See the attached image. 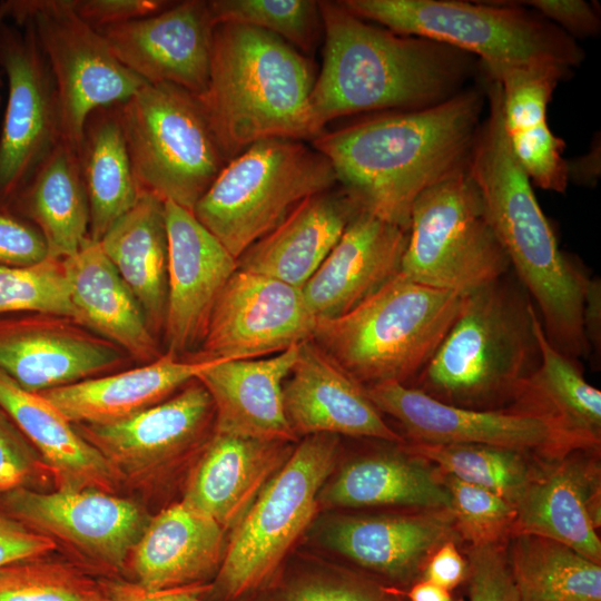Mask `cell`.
I'll list each match as a JSON object with an SVG mask.
<instances>
[{
	"label": "cell",
	"mask_w": 601,
	"mask_h": 601,
	"mask_svg": "<svg viewBox=\"0 0 601 601\" xmlns=\"http://www.w3.org/2000/svg\"><path fill=\"white\" fill-rule=\"evenodd\" d=\"M485 104V90L462 89L428 107L324 131L312 142L361 211L407 231L417 197L466 170Z\"/></svg>",
	"instance_id": "1"
},
{
	"label": "cell",
	"mask_w": 601,
	"mask_h": 601,
	"mask_svg": "<svg viewBox=\"0 0 601 601\" xmlns=\"http://www.w3.org/2000/svg\"><path fill=\"white\" fill-rule=\"evenodd\" d=\"M484 90L487 114L476 135L466 173L481 195L511 270L539 308L546 338L558 351L578 359L590 353L582 328L590 277L560 249L533 184L510 148L499 83L486 78Z\"/></svg>",
	"instance_id": "2"
},
{
	"label": "cell",
	"mask_w": 601,
	"mask_h": 601,
	"mask_svg": "<svg viewBox=\"0 0 601 601\" xmlns=\"http://www.w3.org/2000/svg\"><path fill=\"white\" fill-rule=\"evenodd\" d=\"M324 51L311 109L322 135L335 118L363 111L415 110L459 92L471 56L433 40L395 33L319 1Z\"/></svg>",
	"instance_id": "3"
},
{
	"label": "cell",
	"mask_w": 601,
	"mask_h": 601,
	"mask_svg": "<svg viewBox=\"0 0 601 601\" xmlns=\"http://www.w3.org/2000/svg\"><path fill=\"white\" fill-rule=\"evenodd\" d=\"M308 59L282 38L237 23L214 28L209 80L199 98L227 161L268 138L314 140Z\"/></svg>",
	"instance_id": "4"
},
{
	"label": "cell",
	"mask_w": 601,
	"mask_h": 601,
	"mask_svg": "<svg viewBox=\"0 0 601 601\" xmlns=\"http://www.w3.org/2000/svg\"><path fill=\"white\" fill-rule=\"evenodd\" d=\"M511 270L472 292L415 387L445 404L509 407L540 363L535 308Z\"/></svg>",
	"instance_id": "5"
},
{
	"label": "cell",
	"mask_w": 601,
	"mask_h": 601,
	"mask_svg": "<svg viewBox=\"0 0 601 601\" xmlns=\"http://www.w3.org/2000/svg\"><path fill=\"white\" fill-rule=\"evenodd\" d=\"M466 296L398 273L349 312L316 319L312 339L364 387L408 385L442 343Z\"/></svg>",
	"instance_id": "6"
},
{
	"label": "cell",
	"mask_w": 601,
	"mask_h": 601,
	"mask_svg": "<svg viewBox=\"0 0 601 601\" xmlns=\"http://www.w3.org/2000/svg\"><path fill=\"white\" fill-rule=\"evenodd\" d=\"M355 16L480 58L484 72L518 67H578L577 41L518 1L345 0Z\"/></svg>",
	"instance_id": "7"
},
{
	"label": "cell",
	"mask_w": 601,
	"mask_h": 601,
	"mask_svg": "<svg viewBox=\"0 0 601 601\" xmlns=\"http://www.w3.org/2000/svg\"><path fill=\"white\" fill-rule=\"evenodd\" d=\"M336 183L328 159L314 147L263 139L226 162L193 214L237 259L303 200Z\"/></svg>",
	"instance_id": "8"
},
{
	"label": "cell",
	"mask_w": 601,
	"mask_h": 601,
	"mask_svg": "<svg viewBox=\"0 0 601 601\" xmlns=\"http://www.w3.org/2000/svg\"><path fill=\"white\" fill-rule=\"evenodd\" d=\"M338 436H305L231 530L220 569L207 584L211 601H244L266 587L309 525L333 473Z\"/></svg>",
	"instance_id": "9"
},
{
	"label": "cell",
	"mask_w": 601,
	"mask_h": 601,
	"mask_svg": "<svg viewBox=\"0 0 601 601\" xmlns=\"http://www.w3.org/2000/svg\"><path fill=\"white\" fill-rule=\"evenodd\" d=\"M119 115L140 191L193 211L227 162L199 98L146 83Z\"/></svg>",
	"instance_id": "10"
},
{
	"label": "cell",
	"mask_w": 601,
	"mask_h": 601,
	"mask_svg": "<svg viewBox=\"0 0 601 601\" xmlns=\"http://www.w3.org/2000/svg\"><path fill=\"white\" fill-rule=\"evenodd\" d=\"M510 270L508 256L466 170L417 197L400 273L433 288L469 295Z\"/></svg>",
	"instance_id": "11"
},
{
	"label": "cell",
	"mask_w": 601,
	"mask_h": 601,
	"mask_svg": "<svg viewBox=\"0 0 601 601\" xmlns=\"http://www.w3.org/2000/svg\"><path fill=\"white\" fill-rule=\"evenodd\" d=\"M9 20L32 28L55 82L61 138L78 151L91 112L125 102L147 83L115 57L69 0H9Z\"/></svg>",
	"instance_id": "12"
},
{
	"label": "cell",
	"mask_w": 601,
	"mask_h": 601,
	"mask_svg": "<svg viewBox=\"0 0 601 601\" xmlns=\"http://www.w3.org/2000/svg\"><path fill=\"white\" fill-rule=\"evenodd\" d=\"M108 462L120 490L150 495L196 461L215 431V408L196 378L121 422L73 424Z\"/></svg>",
	"instance_id": "13"
},
{
	"label": "cell",
	"mask_w": 601,
	"mask_h": 601,
	"mask_svg": "<svg viewBox=\"0 0 601 601\" xmlns=\"http://www.w3.org/2000/svg\"><path fill=\"white\" fill-rule=\"evenodd\" d=\"M365 391L382 414L400 423L410 443L491 445L544 462L578 450L600 452L553 418L514 406L459 407L396 382L373 384Z\"/></svg>",
	"instance_id": "14"
},
{
	"label": "cell",
	"mask_w": 601,
	"mask_h": 601,
	"mask_svg": "<svg viewBox=\"0 0 601 601\" xmlns=\"http://www.w3.org/2000/svg\"><path fill=\"white\" fill-rule=\"evenodd\" d=\"M0 514L52 539L68 558L102 578L126 572L151 518L136 500L92 489H13L0 495Z\"/></svg>",
	"instance_id": "15"
},
{
	"label": "cell",
	"mask_w": 601,
	"mask_h": 601,
	"mask_svg": "<svg viewBox=\"0 0 601 601\" xmlns=\"http://www.w3.org/2000/svg\"><path fill=\"white\" fill-rule=\"evenodd\" d=\"M8 100L0 134V208L13 199L61 139L55 82L27 22L0 24Z\"/></svg>",
	"instance_id": "16"
},
{
	"label": "cell",
	"mask_w": 601,
	"mask_h": 601,
	"mask_svg": "<svg viewBox=\"0 0 601 601\" xmlns=\"http://www.w3.org/2000/svg\"><path fill=\"white\" fill-rule=\"evenodd\" d=\"M315 324L302 288L236 269L215 302L198 349L188 359L277 354L311 339Z\"/></svg>",
	"instance_id": "17"
},
{
	"label": "cell",
	"mask_w": 601,
	"mask_h": 601,
	"mask_svg": "<svg viewBox=\"0 0 601 601\" xmlns=\"http://www.w3.org/2000/svg\"><path fill=\"white\" fill-rule=\"evenodd\" d=\"M132 358L70 317L0 315V371L39 393L126 370Z\"/></svg>",
	"instance_id": "18"
},
{
	"label": "cell",
	"mask_w": 601,
	"mask_h": 601,
	"mask_svg": "<svg viewBox=\"0 0 601 601\" xmlns=\"http://www.w3.org/2000/svg\"><path fill=\"white\" fill-rule=\"evenodd\" d=\"M168 236L166 354L188 358L198 349L215 302L237 269V259L193 211L165 201Z\"/></svg>",
	"instance_id": "19"
},
{
	"label": "cell",
	"mask_w": 601,
	"mask_h": 601,
	"mask_svg": "<svg viewBox=\"0 0 601 601\" xmlns=\"http://www.w3.org/2000/svg\"><path fill=\"white\" fill-rule=\"evenodd\" d=\"M215 23L208 1L186 0L138 20L96 29L115 57L147 83L207 90Z\"/></svg>",
	"instance_id": "20"
},
{
	"label": "cell",
	"mask_w": 601,
	"mask_h": 601,
	"mask_svg": "<svg viewBox=\"0 0 601 601\" xmlns=\"http://www.w3.org/2000/svg\"><path fill=\"white\" fill-rule=\"evenodd\" d=\"M598 451L578 450L544 463L513 503L512 534L560 542L601 564Z\"/></svg>",
	"instance_id": "21"
},
{
	"label": "cell",
	"mask_w": 601,
	"mask_h": 601,
	"mask_svg": "<svg viewBox=\"0 0 601 601\" xmlns=\"http://www.w3.org/2000/svg\"><path fill=\"white\" fill-rule=\"evenodd\" d=\"M283 403L297 437L332 434L405 443L383 420L365 387L312 338L298 345L296 362L283 385Z\"/></svg>",
	"instance_id": "22"
},
{
	"label": "cell",
	"mask_w": 601,
	"mask_h": 601,
	"mask_svg": "<svg viewBox=\"0 0 601 601\" xmlns=\"http://www.w3.org/2000/svg\"><path fill=\"white\" fill-rule=\"evenodd\" d=\"M331 549L380 581L404 591L422 578L432 553L444 542L457 541L449 509L333 520L325 533Z\"/></svg>",
	"instance_id": "23"
},
{
	"label": "cell",
	"mask_w": 601,
	"mask_h": 601,
	"mask_svg": "<svg viewBox=\"0 0 601 601\" xmlns=\"http://www.w3.org/2000/svg\"><path fill=\"white\" fill-rule=\"evenodd\" d=\"M407 231L358 211L302 290L316 317L341 316L401 272Z\"/></svg>",
	"instance_id": "24"
},
{
	"label": "cell",
	"mask_w": 601,
	"mask_h": 601,
	"mask_svg": "<svg viewBox=\"0 0 601 601\" xmlns=\"http://www.w3.org/2000/svg\"><path fill=\"white\" fill-rule=\"evenodd\" d=\"M293 444L214 432L186 475L180 501L233 530L292 455Z\"/></svg>",
	"instance_id": "25"
},
{
	"label": "cell",
	"mask_w": 601,
	"mask_h": 601,
	"mask_svg": "<svg viewBox=\"0 0 601 601\" xmlns=\"http://www.w3.org/2000/svg\"><path fill=\"white\" fill-rule=\"evenodd\" d=\"M226 546L225 529L176 502L150 518L129 554L128 580L148 590L207 585L220 569Z\"/></svg>",
	"instance_id": "26"
},
{
	"label": "cell",
	"mask_w": 601,
	"mask_h": 601,
	"mask_svg": "<svg viewBox=\"0 0 601 601\" xmlns=\"http://www.w3.org/2000/svg\"><path fill=\"white\" fill-rule=\"evenodd\" d=\"M298 345L266 358H218L196 375L214 404V432L297 441L284 411L283 385L296 362Z\"/></svg>",
	"instance_id": "27"
},
{
	"label": "cell",
	"mask_w": 601,
	"mask_h": 601,
	"mask_svg": "<svg viewBox=\"0 0 601 601\" xmlns=\"http://www.w3.org/2000/svg\"><path fill=\"white\" fill-rule=\"evenodd\" d=\"M358 211L343 189L308 197L237 258V269L303 288Z\"/></svg>",
	"instance_id": "28"
},
{
	"label": "cell",
	"mask_w": 601,
	"mask_h": 601,
	"mask_svg": "<svg viewBox=\"0 0 601 601\" xmlns=\"http://www.w3.org/2000/svg\"><path fill=\"white\" fill-rule=\"evenodd\" d=\"M569 72L556 67L485 72L500 85L504 132L515 159L533 185L554 193H564L569 181L564 142L551 131L546 110Z\"/></svg>",
	"instance_id": "29"
},
{
	"label": "cell",
	"mask_w": 601,
	"mask_h": 601,
	"mask_svg": "<svg viewBox=\"0 0 601 601\" xmlns=\"http://www.w3.org/2000/svg\"><path fill=\"white\" fill-rule=\"evenodd\" d=\"M0 407L36 449L56 490L119 493L112 469L75 425L40 393L22 388L1 371Z\"/></svg>",
	"instance_id": "30"
},
{
	"label": "cell",
	"mask_w": 601,
	"mask_h": 601,
	"mask_svg": "<svg viewBox=\"0 0 601 601\" xmlns=\"http://www.w3.org/2000/svg\"><path fill=\"white\" fill-rule=\"evenodd\" d=\"M216 359H179L164 353L155 362L39 392L72 424H111L157 405Z\"/></svg>",
	"instance_id": "31"
},
{
	"label": "cell",
	"mask_w": 601,
	"mask_h": 601,
	"mask_svg": "<svg viewBox=\"0 0 601 601\" xmlns=\"http://www.w3.org/2000/svg\"><path fill=\"white\" fill-rule=\"evenodd\" d=\"M63 263L78 323L121 347L140 365L162 356L142 308L99 242L88 238Z\"/></svg>",
	"instance_id": "32"
},
{
	"label": "cell",
	"mask_w": 601,
	"mask_h": 601,
	"mask_svg": "<svg viewBox=\"0 0 601 601\" xmlns=\"http://www.w3.org/2000/svg\"><path fill=\"white\" fill-rule=\"evenodd\" d=\"M318 502L339 508L450 510L451 497L442 472L400 444L397 452L370 454L344 465L325 482Z\"/></svg>",
	"instance_id": "33"
},
{
	"label": "cell",
	"mask_w": 601,
	"mask_h": 601,
	"mask_svg": "<svg viewBox=\"0 0 601 601\" xmlns=\"http://www.w3.org/2000/svg\"><path fill=\"white\" fill-rule=\"evenodd\" d=\"M138 300L151 333L162 336L167 307L168 236L165 201L142 191L99 240Z\"/></svg>",
	"instance_id": "34"
},
{
	"label": "cell",
	"mask_w": 601,
	"mask_h": 601,
	"mask_svg": "<svg viewBox=\"0 0 601 601\" xmlns=\"http://www.w3.org/2000/svg\"><path fill=\"white\" fill-rule=\"evenodd\" d=\"M42 234L48 256L65 259L89 238L90 210L79 151L62 138L18 193L9 209Z\"/></svg>",
	"instance_id": "35"
},
{
	"label": "cell",
	"mask_w": 601,
	"mask_h": 601,
	"mask_svg": "<svg viewBox=\"0 0 601 601\" xmlns=\"http://www.w3.org/2000/svg\"><path fill=\"white\" fill-rule=\"evenodd\" d=\"M119 105L90 114L79 147L90 210L89 238L93 242H99L141 194L134 175Z\"/></svg>",
	"instance_id": "36"
},
{
	"label": "cell",
	"mask_w": 601,
	"mask_h": 601,
	"mask_svg": "<svg viewBox=\"0 0 601 601\" xmlns=\"http://www.w3.org/2000/svg\"><path fill=\"white\" fill-rule=\"evenodd\" d=\"M540 363L510 406L553 418L592 447L601 444V392L587 382L575 358L546 338L535 311Z\"/></svg>",
	"instance_id": "37"
},
{
	"label": "cell",
	"mask_w": 601,
	"mask_h": 601,
	"mask_svg": "<svg viewBox=\"0 0 601 601\" xmlns=\"http://www.w3.org/2000/svg\"><path fill=\"white\" fill-rule=\"evenodd\" d=\"M506 544L518 601H601V564L539 535L513 534Z\"/></svg>",
	"instance_id": "38"
},
{
	"label": "cell",
	"mask_w": 601,
	"mask_h": 601,
	"mask_svg": "<svg viewBox=\"0 0 601 601\" xmlns=\"http://www.w3.org/2000/svg\"><path fill=\"white\" fill-rule=\"evenodd\" d=\"M440 472L487 489L512 504L546 463L523 452L482 444H402Z\"/></svg>",
	"instance_id": "39"
},
{
	"label": "cell",
	"mask_w": 601,
	"mask_h": 601,
	"mask_svg": "<svg viewBox=\"0 0 601 601\" xmlns=\"http://www.w3.org/2000/svg\"><path fill=\"white\" fill-rule=\"evenodd\" d=\"M52 553L0 568V601H108L106 578Z\"/></svg>",
	"instance_id": "40"
},
{
	"label": "cell",
	"mask_w": 601,
	"mask_h": 601,
	"mask_svg": "<svg viewBox=\"0 0 601 601\" xmlns=\"http://www.w3.org/2000/svg\"><path fill=\"white\" fill-rule=\"evenodd\" d=\"M215 26L237 23L273 33L305 53L314 51L323 32L319 1L211 0Z\"/></svg>",
	"instance_id": "41"
},
{
	"label": "cell",
	"mask_w": 601,
	"mask_h": 601,
	"mask_svg": "<svg viewBox=\"0 0 601 601\" xmlns=\"http://www.w3.org/2000/svg\"><path fill=\"white\" fill-rule=\"evenodd\" d=\"M43 313L77 321L63 259L47 257L22 267L0 266V315Z\"/></svg>",
	"instance_id": "42"
},
{
	"label": "cell",
	"mask_w": 601,
	"mask_h": 601,
	"mask_svg": "<svg viewBox=\"0 0 601 601\" xmlns=\"http://www.w3.org/2000/svg\"><path fill=\"white\" fill-rule=\"evenodd\" d=\"M442 474L457 538L470 546L505 544L515 518L513 504L487 489Z\"/></svg>",
	"instance_id": "43"
},
{
	"label": "cell",
	"mask_w": 601,
	"mask_h": 601,
	"mask_svg": "<svg viewBox=\"0 0 601 601\" xmlns=\"http://www.w3.org/2000/svg\"><path fill=\"white\" fill-rule=\"evenodd\" d=\"M247 599L250 601H406L404 591L377 579L347 571L306 573L275 584L270 581Z\"/></svg>",
	"instance_id": "44"
},
{
	"label": "cell",
	"mask_w": 601,
	"mask_h": 601,
	"mask_svg": "<svg viewBox=\"0 0 601 601\" xmlns=\"http://www.w3.org/2000/svg\"><path fill=\"white\" fill-rule=\"evenodd\" d=\"M49 484V469L0 407V495L18 487L47 491Z\"/></svg>",
	"instance_id": "45"
},
{
	"label": "cell",
	"mask_w": 601,
	"mask_h": 601,
	"mask_svg": "<svg viewBox=\"0 0 601 601\" xmlns=\"http://www.w3.org/2000/svg\"><path fill=\"white\" fill-rule=\"evenodd\" d=\"M469 601H518L505 544L469 546Z\"/></svg>",
	"instance_id": "46"
},
{
	"label": "cell",
	"mask_w": 601,
	"mask_h": 601,
	"mask_svg": "<svg viewBox=\"0 0 601 601\" xmlns=\"http://www.w3.org/2000/svg\"><path fill=\"white\" fill-rule=\"evenodd\" d=\"M47 257L48 247L40 230L0 208V266H29Z\"/></svg>",
	"instance_id": "47"
},
{
	"label": "cell",
	"mask_w": 601,
	"mask_h": 601,
	"mask_svg": "<svg viewBox=\"0 0 601 601\" xmlns=\"http://www.w3.org/2000/svg\"><path fill=\"white\" fill-rule=\"evenodd\" d=\"M75 12L93 29L157 14L174 2L164 0H69Z\"/></svg>",
	"instance_id": "48"
},
{
	"label": "cell",
	"mask_w": 601,
	"mask_h": 601,
	"mask_svg": "<svg viewBox=\"0 0 601 601\" xmlns=\"http://www.w3.org/2000/svg\"><path fill=\"white\" fill-rule=\"evenodd\" d=\"M532 9L571 38L593 37L600 31L597 7L583 0H530L518 1Z\"/></svg>",
	"instance_id": "49"
},
{
	"label": "cell",
	"mask_w": 601,
	"mask_h": 601,
	"mask_svg": "<svg viewBox=\"0 0 601 601\" xmlns=\"http://www.w3.org/2000/svg\"><path fill=\"white\" fill-rule=\"evenodd\" d=\"M56 542L0 514V568L55 552Z\"/></svg>",
	"instance_id": "50"
},
{
	"label": "cell",
	"mask_w": 601,
	"mask_h": 601,
	"mask_svg": "<svg viewBox=\"0 0 601 601\" xmlns=\"http://www.w3.org/2000/svg\"><path fill=\"white\" fill-rule=\"evenodd\" d=\"M108 601H211L204 597L207 585L148 590L124 578H106Z\"/></svg>",
	"instance_id": "51"
},
{
	"label": "cell",
	"mask_w": 601,
	"mask_h": 601,
	"mask_svg": "<svg viewBox=\"0 0 601 601\" xmlns=\"http://www.w3.org/2000/svg\"><path fill=\"white\" fill-rule=\"evenodd\" d=\"M457 541L441 544L430 556L422 578L449 591L457 588L467 578V560L457 549Z\"/></svg>",
	"instance_id": "52"
},
{
	"label": "cell",
	"mask_w": 601,
	"mask_h": 601,
	"mask_svg": "<svg viewBox=\"0 0 601 601\" xmlns=\"http://www.w3.org/2000/svg\"><path fill=\"white\" fill-rule=\"evenodd\" d=\"M583 335L589 347L598 357L601 354V282L590 278L585 288L582 309Z\"/></svg>",
	"instance_id": "53"
},
{
	"label": "cell",
	"mask_w": 601,
	"mask_h": 601,
	"mask_svg": "<svg viewBox=\"0 0 601 601\" xmlns=\"http://www.w3.org/2000/svg\"><path fill=\"white\" fill-rule=\"evenodd\" d=\"M600 159L599 139L598 144L595 142L588 154L580 156L572 161L566 160L568 181L570 183L571 180L578 185L585 186L597 184L601 173Z\"/></svg>",
	"instance_id": "54"
},
{
	"label": "cell",
	"mask_w": 601,
	"mask_h": 601,
	"mask_svg": "<svg viewBox=\"0 0 601 601\" xmlns=\"http://www.w3.org/2000/svg\"><path fill=\"white\" fill-rule=\"evenodd\" d=\"M407 601H460L449 591L431 581L420 579L404 590Z\"/></svg>",
	"instance_id": "55"
},
{
	"label": "cell",
	"mask_w": 601,
	"mask_h": 601,
	"mask_svg": "<svg viewBox=\"0 0 601 601\" xmlns=\"http://www.w3.org/2000/svg\"><path fill=\"white\" fill-rule=\"evenodd\" d=\"M9 18V0L0 2V24Z\"/></svg>",
	"instance_id": "56"
}]
</instances>
